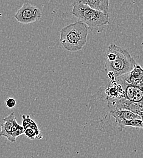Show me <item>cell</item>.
Wrapping results in <instances>:
<instances>
[{"mask_svg":"<svg viewBox=\"0 0 143 158\" xmlns=\"http://www.w3.org/2000/svg\"><path fill=\"white\" fill-rule=\"evenodd\" d=\"M137 64L135 60L126 49L115 44L108 46L104 68L111 80L129 73Z\"/></svg>","mask_w":143,"mask_h":158,"instance_id":"6da1fadb","label":"cell"},{"mask_svg":"<svg viewBox=\"0 0 143 158\" xmlns=\"http://www.w3.org/2000/svg\"><path fill=\"white\" fill-rule=\"evenodd\" d=\"M88 27L79 21L63 27L60 32V41L63 48L69 52H78L85 46Z\"/></svg>","mask_w":143,"mask_h":158,"instance_id":"7a4b0ae2","label":"cell"},{"mask_svg":"<svg viewBox=\"0 0 143 158\" xmlns=\"http://www.w3.org/2000/svg\"><path fill=\"white\" fill-rule=\"evenodd\" d=\"M72 14L90 27H101L109 24L108 14L92 9L88 6L75 1L73 4Z\"/></svg>","mask_w":143,"mask_h":158,"instance_id":"3957f363","label":"cell"},{"mask_svg":"<svg viewBox=\"0 0 143 158\" xmlns=\"http://www.w3.org/2000/svg\"><path fill=\"white\" fill-rule=\"evenodd\" d=\"M42 17L41 10L31 3L25 2L14 15L16 20L21 24H28L40 20Z\"/></svg>","mask_w":143,"mask_h":158,"instance_id":"277c9868","label":"cell"},{"mask_svg":"<svg viewBox=\"0 0 143 158\" xmlns=\"http://www.w3.org/2000/svg\"><path fill=\"white\" fill-rule=\"evenodd\" d=\"M118 79L121 80L123 84L127 100L132 103L143 104V91L138 87L127 83L123 76H121Z\"/></svg>","mask_w":143,"mask_h":158,"instance_id":"5b68a950","label":"cell"},{"mask_svg":"<svg viewBox=\"0 0 143 158\" xmlns=\"http://www.w3.org/2000/svg\"><path fill=\"white\" fill-rule=\"evenodd\" d=\"M111 116L115 120V123L117 125V128L118 130L120 126L123 122L126 120H132L133 118H141L137 114L124 109H119L111 112Z\"/></svg>","mask_w":143,"mask_h":158,"instance_id":"8992f818","label":"cell"},{"mask_svg":"<svg viewBox=\"0 0 143 158\" xmlns=\"http://www.w3.org/2000/svg\"><path fill=\"white\" fill-rule=\"evenodd\" d=\"M123 76L127 83L137 86L143 83V68L137 64L132 71Z\"/></svg>","mask_w":143,"mask_h":158,"instance_id":"52a82bcc","label":"cell"},{"mask_svg":"<svg viewBox=\"0 0 143 158\" xmlns=\"http://www.w3.org/2000/svg\"><path fill=\"white\" fill-rule=\"evenodd\" d=\"M16 122L17 119L14 112H12L3 118V122L0 124V137H5L7 138Z\"/></svg>","mask_w":143,"mask_h":158,"instance_id":"ba28073f","label":"cell"},{"mask_svg":"<svg viewBox=\"0 0 143 158\" xmlns=\"http://www.w3.org/2000/svg\"><path fill=\"white\" fill-rule=\"evenodd\" d=\"M76 1L103 13L108 14V12L109 0H77Z\"/></svg>","mask_w":143,"mask_h":158,"instance_id":"9c48e42d","label":"cell"},{"mask_svg":"<svg viewBox=\"0 0 143 158\" xmlns=\"http://www.w3.org/2000/svg\"><path fill=\"white\" fill-rule=\"evenodd\" d=\"M22 118H23L22 124H23V128H24L26 127H30L33 130H34L35 132L36 133L37 135V139H41L43 138L41 132L39 129L36 123L32 119L30 118L29 115H23Z\"/></svg>","mask_w":143,"mask_h":158,"instance_id":"30bf717a","label":"cell"},{"mask_svg":"<svg viewBox=\"0 0 143 158\" xmlns=\"http://www.w3.org/2000/svg\"><path fill=\"white\" fill-rule=\"evenodd\" d=\"M24 130L23 127L20 125V124H19L17 121L15 123L9 136L7 138V139L10 142L14 143L16 141L17 138L22 135H24Z\"/></svg>","mask_w":143,"mask_h":158,"instance_id":"8fae6325","label":"cell"},{"mask_svg":"<svg viewBox=\"0 0 143 158\" xmlns=\"http://www.w3.org/2000/svg\"><path fill=\"white\" fill-rule=\"evenodd\" d=\"M125 127H133L136 128H143V120L140 118H133L123 122L118 128V131L121 132Z\"/></svg>","mask_w":143,"mask_h":158,"instance_id":"7c38bea8","label":"cell"},{"mask_svg":"<svg viewBox=\"0 0 143 158\" xmlns=\"http://www.w3.org/2000/svg\"><path fill=\"white\" fill-rule=\"evenodd\" d=\"M24 135H25L27 138L31 140H34L36 138H37V135L34 130H33L30 127H26L24 128Z\"/></svg>","mask_w":143,"mask_h":158,"instance_id":"4fadbf2b","label":"cell"},{"mask_svg":"<svg viewBox=\"0 0 143 158\" xmlns=\"http://www.w3.org/2000/svg\"><path fill=\"white\" fill-rule=\"evenodd\" d=\"M16 100L14 98H10L6 100V105L9 108H13L16 105Z\"/></svg>","mask_w":143,"mask_h":158,"instance_id":"5bb4252c","label":"cell"},{"mask_svg":"<svg viewBox=\"0 0 143 158\" xmlns=\"http://www.w3.org/2000/svg\"><path fill=\"white\" fill-rule=\"evenodd\" d=\"M137 87H138L142 91H143V83L140 84V85H139L138 86H137Z\"/></svg>","mask_w":143,"mask_h":158,"instance_id":"9a60e30c","label":"cell"},{"mask_svg":"<svg viewBox=\"0 0 143 158\" xmlns=\"http://www.w3.org/2000/svg\"><path fill=\"white\" fill-rule=\"evenodd\" d=\"M142 120H143V118H142Z\"/></svg>","mask_w":143,"mask_h":158,"instance_id":"2e32d148","label":"cell"}]
</instances>
